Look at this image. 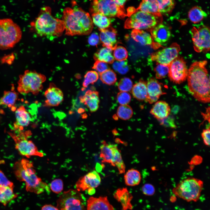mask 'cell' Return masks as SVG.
<instances>
[{"label":"cell","mask_w":210,"mask_h":210,"mask_svg":"<svg viewBox=\"0 0 210 210\" xmlns=\"http://www.w3.org/2000/svg\"><path fill=\"white\" fill-rule=\"evenodd\" d=\"M206 60L193 63L188 70L187 77L189 91L197 100L203 103L210 100V80L206 66Z\"/></svg>","instance_id":"cell-1"},{"label":"cell","mask_w":210,"mask_h":210,"mask_svg":"<svg viewBox=\"0 0 210 210\" xmlns=\"http://www.w3.org/2000/svg\"><path fill=\"white\" fill-rule=\"evenodd\" d=\"M62 20L65 34L68 36L88 35L93 27L90 14L80 8H66L63 12Z\"/></svg>","instance_id":"cell-2"},{"label":"cell","mask_w":210,"mask_h":210,"mask_svg":"<svg viewBox=\"0 0 210 210\" xmlns=\"http://www.w3.org/2000/svg\"><path fill=\"white\" fill-rule=\"evenodd\" d=\"M15 175L17 179L24 182L27 191L37 194L46 192L49 194L50 188L36 174L32 163L27 159H22L16 162L14 165Z\"/></svg>","instance_id":"cell-3"},{"label":"cell","mask_w":210,"mask_h":210,"mask_svg":"<svg viewBox=\"0 0 210 210\" xmlns=\"http://www.w3.org/2000/svg\"><path fill=\"white\" fill-rule=\"evenodd\" d=\"M36 33L40 36L59 37L65 30L62 20L53 17L50 7L42 8L32 24Z\"/></svg>","instance_id":"cell-4"},{"label":"cell","mask_w":210,"mask_h":210,"mask_svg":"<svg viewBox=\"0 0 210 210\" xmlns=\"http://www.w3.org/2000/svg\"><path fill=\"white\" fill-rule=\"evenodd\" d=\"M203 187L201 180L193 177L187 178L178 183L172 190L173 193L187 202H197Z\"/></svg>","instance_id":"cell-5"},{"label":"cell","mask_w":210,"mask_h":210,"mask_svg":"<svg viewBox=\"0 0 210 210\" xmlns=\"http://www.w3.org/2000/svg\"><path fill=\"white\" fill-rule=\"evenodd\" d=\"M22 34L20 27L12 20L0 19V49L13 47L21 39Z\"/></svg>","instance_id":"cell-6"},{"label":"cell","mask_w":210,"mask_h":210,"mask_svg":"<svg viewBox=\"0 0 210 210\" xmlns=\"http://www.w3.org/2000/svg\"><path fill=\"white\" fill-rule=\"evenodd\" d=\"M46 80L45 75L35 71L26 70L19 76L17 90L23 94L31 92L37 95L43 88Z\"/></svg>","instance_id":"cell-7"},{"label":"cell","mask_w":210,"mask_h":210,"mask_svg":"<svg viewBox=\"0 0 210 210\" xmlns=\"http://www.w3.org/2000/svg\"><path fill=\"white\" fill-rule=\"evenodd\" d=\"M125 21L124 27L126 29L150 30L162 23V17L155 16L141 11L132 14Z\"/></svg>","instance_id":"cell-8"},{"label":"cell","mask_w":210,"mask_h":210,"mask_svg":"<svg viewBox=\"0 0 210 210\" xmlns=\"http://www.w3.org/2000/svg\"><path fill=\"white\" fill-rule=\"evenodd\" d=\"M57 203L59 210H86V199L76 190L64 192L58 198Z\"/></svg>","instance_id":"cell-9"},{"label":"cell","mask_w":210,"mask_h":210,"mask_svg":"<svg viewBox=\"0 0 210 210\" xmlns=\"http://www.w3.org/2000/svg\"><path fill=\"white\" fill-rule=\"evenodd\" d=\"M90 11L92 13H99L107 17L122 18L127 16L124 7L117 5L113 0H94Z\"/></svg>","instance_id":"cell-10"},{"label":"cell","mask_w":210,"mask_h":210,"mask_svg":"<svg viewBox=\"0 0 210 210\" xmlns=\"http://www.w3.org/2000/svg\"><path fill=\"white\" fill-rule=\"evenodd\" d=\"M195 50L198 52H206L210 50V29L203 24L194 26L190 30Z\"/></svg>","instance_id":"cell-11"},{"label":"cell","mask_w":210,"mask_h":210,"mask_svg":"<svg viewBox=\"0 0 210 210\" xmlns=\"http://www.w3.org/2000/svg\"><path fill=\"white\" fill-rule=\"evenodd\" d=\"M100 149V157L102 162L110 163L118 169L124 167L120 151L116 145L108 144L103 140L101 141Z\"/></svg>","instance_id":"cell-12"},{"label":"cell","mask_w":210,"mask_h":210,"mask_svg":"<svg viewBox=\"0 0 210 210\" xmlns=\"http://www.w3.org/2000/svg\"><path fill=\"white\" fill-rule=\"evenodd\" d=\"M8 133L15 141L16 149L22 155L28 158L32 156H44L43 153L38 150L32 141L27 139V132H21L17 135L12 132Z\"/></svg>","instance_id":"cell-13"},{"label":"cell","mask_w":210,"mask_h":210,"mask_svg":"<svg viewBox=\"0 0 210 210\" xmlns=\"http://www.w3.org/2000/svg\"><path fill=\"white\" fill-rule=\"evenodd\" d=\"M168 76L173 83L180 84L187 79L188 70L186 62L183 58L178 57L169 65Z\"/></svg>","instance_id":"cell-14"},{"label":"cell","mask_w":210,"mask_h":210,"mask_svg":"<svg viewBox=\"0 0 210 210\" xmlns=\"http://www.w3.org/2000/svg\"><path fill=\"white\" fill-rule=\"evenodd\" d=\"M180 50L179 45L176 43H173L169 47L153 54L151 58L152 61L157 63L169 65L178 57Z\"/></svg>","instance_id":"cell-15"},{"label":"cell","mask_w":210,"mask_h":210,"mask_svg":"<svg viewBox=\"0 0 210 210\" xmlns=\"http://www.w3.org/2000/svg\"><path fill=\"white\" fill-rule=\"evenodd\" d=\"M154 48H158L166 44L171 36L170 27L166 24L160 23L150 30Z\"/></svg>","instance_id":"cell-16"},{"label":"cell","mask_w":210,"mask_h":210,"mask_svg":"<svg viewBox=\"0 0 210 210\" xmlns=\"http://www.w3.org/2000/svg\"><path fill=\"white\" fill-rule=\"evenodd\" d=\"M101 182L99 175L94 170L80 177L76 183V187L79 192L87 191L90 189L97 187Z\"/></svg>","instance_id":"cell-17"},{"label":"cell","mask_w":210,"mask_h":210,"mask_svg":"<svg viewBox=\"0 0 210 210\" xmlns=\"http://www.w3.org/2000/svg\"><path fill=\"white\" fill-rule=\"evenodd\" d=\"M44 106L47 107L56 106L59 105L63 100V94L62 91L53 83L49 85L45 91Z\"/></svg>","instance_id":"cell-18"},{"label":"cell","mask_w":210,"mask_h":210,"mask_svg":"<svg viewBox=\"0 0 210 210\" xmlns=\"http://www.w3.org/2000/svg\"><path fill=\"white\" fill-rule=\"evenodd\" d=\"M146 85L147 96L145 101L150 104L155 102L162 95L166 94L162 91L161 83L154 78L148 79Z\"/></svg>","instance_id":"cell-19"},{"label":"cell","mask_w":210,"mask_h":210,"mask_svg":"<svg viewBox=\"0 0 210 210\" xmlns=\"http://www.w3.org/2000/svg\"><path fill=\"white\" fill-rule=\"evenodd\" d=\"M80 102L86 105L91 112L96 111L98 109L99 103L98 92L88 90L83 96L79 97Z\"/></svg>","instance_id":"cell-20"},{"label":"cell","mask_w":210,"mask_h":210,"mask_svg":"<svg viewBox=\"0 0 210 210\" xmlns=\"http://www.w3.org/2000/svg\"><path fill=\"white\" fill-rule=\"evenodd\" d=\"M16 122L14 123V128L20 132L24 127L28 126L31 120V117L23 105L20 106L15 111Z\"/></svg>","instance_id":"cell-21"},{"label":"cell","mask_w":210,"mask_h":210,"mask_svg":"<svg viewBox=\"0 0 210 210\" xmlns=\"http://www.w3.org/2000/svg\"><path fill=\"white\" fill-rule=\"evenodd\" d=\"M87 210H114L106 197H90L87 202Z\"/></svg>","instance_id":"cell-22"},{"label":"cell","mask_w":210,"mask_h":210,"mask_svg":"<svg viewBox=\"0 0 210 210\" xmlns=\"http://www.w3.org/2000/svg\"><path fill=\"white\" fill-rule=\"evenodd\" d=\"M171 112L170 107L165 101H159L156 102L150 111V113L160 121L167 118Z\"/></svg>","instance_id":"cell-23"},{"label":"cell","mask_w":210,"mask_h":210,"mask_svg":"<svg viewBox=\"0 0 210 210\" xmlns=\"http://www.w3.org/2000/svg\"><path fill=\"white\" fill-rule=\"evenodd\" d=\"M100 41L104 47L112 48L117 45V32L112 27H109L100 30Z\"/></svg>","instance_id":"cell-24"},{"label":"cell","mask_w":210,"mask_h":210,"mask_svg":"<svg viewBox=\"0 0 210 210\" xmlns=\"http://www.w3.org/2000/svg\"><path fill=\"white\" fill-rule=\"evenodd\" d=\"M114 196L117 201L121 203L122 210L132 209V206L131 201L133 197L127 188L118 189L115 192Z\"/></svg>","instance_id":"cell-25"},{"label":"cell","mask_w":210,"mask_h":210,"mask_svg":"<svg viewBox=\"0 0 210 210\" xmlns=\"http://www.w3.org/2000/svg\"><path fill=\"white\" fill-rule=\"evenodd\" d=\"M139 10L162 17L156 0H142L135 11Z\"/></svg>","instance_id":"cell-26"},{"label":"cell","mask_w":210,"mask_h":210,"mask_svg":"<svg viewBox=\"0 0 210 210\" xmlns=\"http://www.w3.org/2000/svg\"><path fill=\"white\" fill-rule=\"evenodd\" d=\"M132 38L143 46H152L153 41L150 34L143 30L134 29L131 33Z\"/></svg>","instance_id":"cell-27"},{"label":"cell","mask_w":210,"mask_h":210,"mask_svg":"<svg viewBox=\"0 0 210 210\" xmlns=\"http://www.w3.org/2000/svg\"><path fill=\"white\" fill-rule=\"evenodd\" d=\"M131 90L134 98L140 101H145L147 96L146 82L143 80H140L134 85Z\"/></svg>","instance_id":"cell-28"},{"label":"cell","mask_w":210,"mask_h":210,"mask_svg":"<svg viewBox=\"0 0 210 210\" xmlns=\"http://www.w3.org/2000/svg\"><path fill=\"white\" fill-rule=\"evenodd\" d=\"M18 98V93L15 91H4L0 99V106H7L10 108L12 111H15L16 108L15 104Z\"/></svg>","instance_id":"cell-29"},{"label":"cell","mask_w":210,"mask_h":210,"mask_svg":"<svg viewBox=\"0 0 210 210\" xmlns=\"http://www.w3.org/2000/svg\"><path fill=\"white\" fill-rule=\"evenodd\" d=\"M113 49L110 48L104 47L99 50L94 55V59L106 63H112L114 58L112 55Z\"/></svg>","instance_id":"cell-30"},{"label":"cell","mask_w":210,"mask_h":210,"mask_svg":"<svg viewBox=\"0 0 210 210\" xmlns=\"http://www.w3.org/2000/svg\"><path fill=\"white\" fill-rule=\"evenodd\" d=\"M124 179L126 185L134 186L139 184L141 181V176L139 171L131 169L126 173L124 176Z\"/></svg>","instance_id":"cell-31"},{"label":"cell","mask_w":210,"mask_h":210,"mask_svg":"<svg viewBox=\"0 0 210 210\" xmlns=\"http://www.w3.org/2000/svg\"><path fill=\"white\" fill-rule=\"evenodd\" d=\"M18 196L13 191V188L9 186L0 185V203L6 206Z\"/></svg>","instance_id":"cell-32"},{"label":"cell","mask_w":210,"mask_h":210,"mask_svg":"<svg viewBox=\"0 0 210 210\" xmlns=\"http://www.w3.org/2000/svg\"><path fill=\"white\" fill-rule=\"evenodd\" d=\"M92 17L93 23L99 28L100 30L110 27L111 20L105 15L99 13H93Z\"/></svg>","instance_id":"cell-33"},{"label":"cell","mask_w":210,"mask_h":210,"mask_svg":"<svg viewBox=\"0 0 210 210\" xmlns=\"http://www.w3.org/2000/svg\"><path fill=\"white\" fill-rule=\"evenodd\" d=\"M207 16V14L198 6L192 8L188 13L189 19L195 24L199 22Z\"/></svg>","instance_id":"cell-34"},{"label":"cell","mask_w":210,"mask_h":210,"mask_svg":"<svg viewBox=\"0 0 210 210\" xmlns=\"http://www.w3.org/2000/svg\"><path fill=\"white\" fill-rule=\"evenodd\" d=\"M159 11L162 14H167L172 11L175 6V0H156Z\"/></svg>","instance_id":"cell-35"},{"label":"cell","mask_w":210,"mask_h":210,"mask_svg":"<svg viewBox=\"0 0 210 210\" xmlns=\"http://www.w3.org/2000/svg\"><path fill=\"white\" fill-rule=\"evenodd\" d=\"M133 114L132 109L127 105H121L118 108L117 115L119 118L127 120L130 118Z\"/></svg>","instance_id":"cell-36"},{"label":"cell","mask_w":210,"mask_h":210,"mask_svg":"<svg viewBox=\"0 0 210 210\" xmlns=\"http://www.w3.org/2000/svg\"><path fill=\"white\" fill-rule=\"evenodd\" d=\"M100 78L103 83L108 85L114 84L117 80L115 73L110 69L100 74Z\"/></svg>","instance_id":"cell-37"},{"label":"cell","mask_w":210,"mask_h":210,"mask_svg":"<svg viewBox=\"0 0 210 210\" xmlns=\"http://www.w3.org/2000/svg\"><path fill=\"white\" fill-rule=\"evenodd\" d=\"M113 56L116 60L121 61L126 60L128 56L127 51L123 46L117 44L113 48Z\"/></svg>","instance_id":"cell-38"},{"label":"cell","mask_w":210,"mask_h":210,"mask_svg":"<svg viewBox=\"0 0 210 210\" xmlns=\"http://www.w3.org/2000/svg\"><path fill=\"white\" fill-rule=\"evenodd\" d=\"M99 78V75L97 71H88L84 76L83 83V88H87L90 84H93L96 82Z\"/></svg>","instance_id":"cell-39"},{"label":"cell","mask_w":210,"mask_h":210,"mask_svg":"<svg viewBox=\"0 0 210 210\" xmlns=\"http://www.w3.org/2000/svg\"><path fill=\"white\" fill-rule=\"evenodd\" d=\"M112 64L113 69L121 74H125L128 72L129 67L126 60L114 62Z\"/></svg>","instance_id":"cell-40"},{"label":"cell","mask_w":210,"mask_h":210,"mask_svg":"<svg viewBox=\"0 0 210 210\" xmlns=\"http://www.w3.org/2000/svg\"><path fill=\"white\" fill-rule=\"evenodd\" d=\"M154 70L155 72L156 78L162 79L168 74L169 71V65L157 63Z\"/></svg>","instance_id":"cell-41"},{"label":"cell","mask_w":210,"mask_h":210,"mask_svg":"<svg viewBox=\"0 0 210 210\" xmlns=\"http://www.w3.org/2000/svg\"><path fill=\"white\" fill-rule=\"evenodd\" d=\"M133 83L132 80L127 77L122 78L118 84V88L120 91L128 92L131 90Z\"/></svg>","instance_id":"cell-42"},{"label":"cell","mask_w":210,"mask_h":210,"mask_svg":"<svg viewBox=\"0 0 210 210\" xmlns=\"http://www.w3.org/2000/svg\"><path fill=\"white\" fill-rule=\"evenodd\" d=\"M131 99V95L128 92L120 91L117 94V100L121 105H127L130 102Z\"/></svg>","instance_id":"cell-43"},{"label":"cell","mask_w":210,"mask_h":210,"mask_svg":"<svg viewBox=\"0 0 210 210\" xmlns=\"http://www.w3.org/2000/svg\"><path fill=\"white\" fill-rule=\"evenodd\" d=\"M63 188V181L60 179L53 180L50 185V188L52 191L56 194L60 193L62 190Z\"/></svg>","instance_id":"cell-44"},{"label":"cell","mask_w":210,"mask_h":210,"mask_svg":"<svg viewBox=\"0 0 210 210\" xmlns=\"http://www.w3.org/2000/svg\"><path fill=\"white\" fill-rule=\"evenodd\" d=\"M92 68L98 72L99 74L109 69L107 63L99 61H96Z\"/></svg>","instance_id":"cell-45"},{"label":"cell","mask_w":210,"mask_h":210,"mask_svg":"<svg viewBox=\"0 0 210 210\" xmlns=\"http://www.w3.org/2000/svg\"><path fill=\"white\" fill-rule=\"evenodd\" d=\"M142 190L144 195L148 196H151L153 195L155 192L154 186L149 183H146L142 187Z\"/></svg>","instance_id":"cell-46"},{"label":"cell","mask_w":210,"mask_h":210,"mask_svg":"<svg viewBox=\"0 0 210 210\" xmlns=\"http://www.w3.org/2000/svg\"><path fill=\"white\" fill-rule=\"evenodd\" d=\"M100 41L99 36L96 32L92 33L89 36L88 39L89 44L93 46H97L99 44Z\"/></svg>","instance_id":"cell-47"},{"label":"cell","mask_w":210,"mask_h":210,"mask_svg":"<svg viewBox=\"0 0 210 210\" xmlns=\"http://www.w3.org/2000/svg\"><path fill=\"white\" fill-rule=\"evenodd\" d=\"M0 185L10 187L13 188V184L7 178L3 172L0 169Z\"/></svg>","instance_id":"cell-48"},{"label":"cell","mask_w":210,"mask_h":210,"mask_svg":"<svg viewBox=\"0 0 210 210\" xmlns=\"http://www.w3.org/2000/svg\"><path fill=\"white\" fill-rule=\"evenodd\" d=\"M210 128L204 129L201 133V136L204 144L208 146H210Z\"/></svg>","instance_id":"cell-49"},{"label":"cell","mask_w":210,"mask_h":210,"mask_svg":"<svg viewBox=\"0 0 210 210\" xmlns=\"http://www.w3.org/2000/svg\"><path fill=\"white\" fill-rule=\"evenodd\" d=\"M41 210H59L57 207L50 204H46L43 206Z\"/></svg>","instance_id":"cell-50"},{"label":"cell","mask_w":210,"mask_h":210,"mask_svg":"<svg viewBox=\"0 0 210 210\" xmlns=\"http://www.w3.org/2000/svg\"><path fill=\"white\" fill-rule=\"evenodd\" d=\"M209 114H210V107H209L207 108L206 111L205 113H202V114L204 119L205 120H207L209 123L210 121V117H209Z\"/></svg>","instance_id":"cell-51"},{"label":"cell","mask_w":210,"mask_h":210,"mask_svg":"<svg viewBox=\"0 0 210 210\" xmlns=\"http://www.w3.org/2000/svg\"><path fill=\"white\" fill-rule=\"evenodd\" d=\"M127 0H113L115 3L118 5L122 7H124V4Z\"/></svg>","instance_id":"cell-52"},{"label":"cell","mask_w":210,"mask_h":210,"mask_svg":"<svg viewBox=\"0 0 210 210\" xmlns=\"http://www.w3.org/2000/svg\"><path fill=\"white\" fill-rule=\"evenodd\" d=\"M92 0L94 1V0Z\"/></svg>","instance_id":"cell-53"}]
</instances>
